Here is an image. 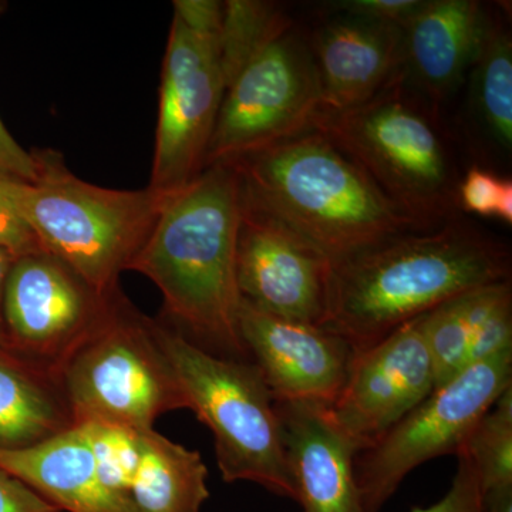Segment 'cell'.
I'll return each mask as SVG.
<instances>
[{"label": "cell", "instance_id": "obj_1", "mask_svg": "<svg viewBox=\"0 0 512 512\" xmlns=\"http://www.w3.org/2000/svg\"><path fill=\"white\" fill-rule=\"evenodd\" d=\"M503 281L510 249L457 215L332 264L323 328L359 352L448 299Z\"/></svg>", "mask_w": 512, "mask_h": 512}, {"label": "cell", "instance_id": "obj_2", "mask_svg": "<svg viewBox=\"0 0 512 512\" xmlns=\"http://www.w3.org/2000/svg\"><path fill=\"white\" fill-rule=\"evenodd\" d=\"M241 217L238 171L229 163L212 164L167 195L128 271L154 282L165 311L192 342L244 360L237 285Z\"/></svg>", "mask_w": 512, "mask_h": 512}, {"label": "cell", "instance_id": "obj_3", "mask_svg": "<svg viewBox=\"0 0 512 512\" xmlns=\"http://www.w3.org/2000/svg\"><path fill=\"white\" fill-rule=\"evenodd\" d=\"M248 204L281 221L332 264L423 231L363 168L311 130L229 161Z\"/></svg>", "mask_w": 512, "mask_h": 512}, {"label": "cell", "instance_id": "obj_4", "mask_svg": "<svg viewBox=\"0 0 512 512\" xmlns=\"http://www.w3.org/2000/svg\"><path fill=\"white\" fill-rule=\"evenodd\" d=\"M312 130L328 138L420 229L457 217L461 177L437 110L402 72L349 110L320 109Z\"/></svg>", "mask_w": 512, "mask_h": 512}, {"label": "cell", "instance_id": "obj_5", "mask_svg": "<svg viewBox=\"0 0 512 512\" xmlns=\"http://www.w3.org/2000/svg\"><path fill=\"white\" fill-rule=\"evenodd\" d=\"M36 175L18 180L16 202L45 251L62 259L101 295L120 292L165 198L151 190H111L87 183L57 151H32Z\"/></svg>", "mask_w": 512, "mask_h": 512}, {"label": "cell", "instance_id": "obj_6", "mask_svg": "<svg viewBox=\"0 0 512 512\" xmlns=\"http://www.w3.org/2000/svg\"><path fill=\"white\" fill-rule=\"evenodd\" d=\"M153 329L187 409L214 434L224 481H251L296 501L276 403L258 367L210 352L174 326L153 320Z\"/></svg>", "mask_w": 512, "mask_h": 512}, {"label": "cell", "instance_id": "obj_7", "mask_svg": "<svg viewBox=\"0 0 512 512\" xmlns=\"http://www.w3.org/2000/svg\"><path fill=\"white\" fill-rule=\"evenodd\" d=\"M56 380L73 424L96 421L148 431L161 414L187 409L154 335L153 319L138 313L124 296L64 360Z\"/></svg>", "mask_w": 512, "mask_h": 512}, {"label": "cell", "instance_id": "obj_8", "mask_svg": "<svg viewBox=\"0 0 512 512\" xmlns=\"http://www.w3.org/2000/svg\"><path fill=\"white\" fill-rule=\"evenodd\" d=\"M512 386V349L437 387L372 447L357 454L356 483L365 512H379L414 468L460 453L481 417Z\"/></svg>", "mask_w": 512, "mask_h": 512}, {"label": "cell", "instance_id": "obj_9", "mask_svg": "<svg viewBox=\"0 0 512 512\" xmlns=\"http://www.w3.org/2000/svg\"><path fill=\"white\" fill-rule=\"evenodd\" d=\"M320 107L309 40L292 28L228 83L204 168L308 133Z\"/></svg>", "mask_w": 512, "mask_h": 512}, {"label": "cell", "instance_id": "obj_10", "mask_svg": "<svg viewBox=\"0 0 512 512\" xmlns=\"http://www.w3.org/2000/svg\"><path fill=\"white\" fill-rule=\"evenodd\" d=\"M221 30L194 25L173 10L163 67L148 187L181 190L204 170L222 99Z\"/></svg>", "mask_w": 512, "mask_h": 512}, {"label": "cell", "instance_id": "obj_11", "mask_svg": "<svg viewBox=\"0 0 512 512\" xmlns=\"http://www.w3.org/2000/svg\"><path fill=\"white\" fill-rule=\"evenodd\" d=\"M121 296L101 295L45 249L16 256L2 299L5 352L56 380L64 360L109 318Z\"/></svg>", "mask_w": 512, "mask_h": 512}, {"label": "cell", "instance_id": "obj_12", "mask_svg": "<svg viewBox=\"0 0 512 512\" xmlns=\"http://www.w3.org/2000/svg\"><path fill=\"white\" fill-rule=\"evenodd\" d=\"M436 389L420 316L353 357L330 417L357 451L372 447Z\"/></svg>", "mask_w": 512, "mask_h": 512}, {"label": "cell", "instance_id": "obj_13", "mask_svg": "<svg viewBox=\"0 0 512 512\" xmlns=\"http://www.w3.org/2000/svg\"><path fill=\"white\" fill-rule=\"evenodd\" d=\"M332 262L281 221L242 195L237 244L239 295L292 322L323 326Z\"/></svg>", "mask_w": 512, "mask_h": 512}, {"label": "cell", "instance_id": "obj_14", "mask_svg": "<svg viewBox=\"0 0 512 512\" xmlns=\"http://www.w3.org/2000/svg\"><path fill=\"white\" fill-rule=\"evenodd\" d=\"M238 329L275 403L330 407L338 399L356 355L348 340L323 326L278 318L244 299Z\"/></svg>", "mask_w": 512, "mask_h": 512}, {"label": "cell", "instance_id": "obj_15", "mask_svg": "<svg viewBox=\"0 0 512 512\" xmlns=\"http://www.w3.org/2000/svg\"><path fill=\"white\" fill-rule=\"evenodd\" d=\"M490 18L476 0H423L402 26V72L434 109L463 83Z\"/></svg>", "mask_w": 512, "mask_h": 512}, {"label": "cell", "instance_id": "obj_16", "mask_svg": "<svg viewBox=\"0 0 512 512\" xmlns=\"http://www.w3.org/2000/svg\"><path fill=\"white\" fill-rule=\"evenodd\" d=\"M276 412L302 512H365L355 473L359 451L328 407L286 402L276 403Z\"/></svg>", "mask_w": 512, "mask_h": 512}, {"label": "cell", "instance_id": "obj_17", "mask_svg": "<svg viewBox=\"0 0 512 512\" xmlns=\"http://www.w3.org/2000/svg\"><path fill=\"white\" fill-rule=\"evenodd\" d=\"M322 107L349 110L376 96L402 64V28L332 13L309 40Z\"/></svg>", "mask_w": 512, "mask_h": 512}, {"label": "cell", "instance_id": "obj_18", "mask_svg": "<svg viewBox=\"0 0 512 512\" xmlns=\"http://www.w3.org/2000/svg\"><path fill=\"white\" fill-rule=\"evenodd\" d=\"M420 322L437 389L467 367L512 349L511 281L461 293Z\"/></svg>", "mask_w": 512, "mask_h": 512}, {"label": "cell", "instance_id": "obj_19", "mask_svg": "<svg viewBox=\"0 0 512 512\" xmlns=\"http://www.w3.org/2000/svg\"><path fill=\"white\" fill-rule=\"evenodd\" d=\"M0 468L60 512H134L101 485L92 447L80 424L35 446L0 448Z\"/></svg>", "mask_w": 512, "mask_h": 512}, {"label": "cell", "instance_id": "obj_20", "mask_svg": "<svg viewBox=\"0 0 512 512\" xmlns=\"http://www.w3.org/2000/svg\"><path fill=\"white\" fill-rule=\"evenodd\" d=\"M72 426L56 380L0 350V448L35 446Z\"/></svg>", "mask_w": 512, "mask_h": 512}, {"label": "cell", "instance_id": "obj_21", "mask_svg": "<svg viewBox=\"0 0 512 512\" xmlns=\"http://www.w3.org/2000/svg\"><path fill=\"white\" fill-rule=\"evenodd\" d=\"M143 451L131 501L137 512H201L210 498L208 470L198 451L143 431Z\"/></svg>", "mask_w": 512, "mask_h": 512}, {"label": "cell", "instance_id": "obj_22", "mask_svg": "<svg viewBox=\"0 0 512 512\" xmlns=\"http://www.w3.org/2000/svg\"><path fill=\"white\" fill-rule=\"evenodd\" d=\"M471 109L485 136L504 153L512 147V40L503 22L490 19L471 67Z\"/></svg>", "mask_w": 512, "mask_h": 512}, {"label": "cell", "instance_id": "obj_23", "mask_svg": "<svg viewBox=\"0 0 512 512\" xmlns=\"http://www.w3.org/2000/svg\"><path fill=\"white\" fill-rule=\"evenodd\" d=\"M292 29V19L278 3L262 0L224 2L220 36L225 89L239 70Z\"/></svg>", "mask_w": 512, "mask_h": 512}, {"label": "cell", "instance_id": "obj_24", "mask_svg": "<svg viewBox=\"0 0 512 512\" xmlns=\"http://www.w3.org/2000/svg\"><path fill=\"white\" fill-rule=\"evenodd\" d=\"M458 456L473 464L483 493L512 487V386L481 417Z\"/></svg>", "mask_w": 512, "mask_h": 512}, {"label": "cell", "instance_id": "obj_25", "mask_svg": "<svg viewBox=\"0 0 512 512\" xmlns=\"http://www.w3.org/2000/svg\"><path fill=\"white\" fill-rule=\"evenodd\" d=\"M79 424L92 447L101 485L116 500L137 512L131 501V488L140 466L143 431L96 421Z\"/></svg>", "mask_w": 512, "mask_h": 512}, {"label": "cell", "instance_id": "obj_26", "mask_svg": "<svg viewBox=\"0 0 512 512\" xmlns=\"http://www.w3.org/2000/svg\"><path fill=\"white\" fill-rule=\"evenodd\" d=\"M20 178L0 173V248L8 249L15 256L40 251L28 222L20 214L16 202V183Z\"/></svg>", "mask_w": 512, "mask_h": 512}, {"label": "cell", "instance_id": "obj_27", "mask_svg": "<svg viewBox=\"0 0 512 512\" xmlns=\"http://www.w3.org/2000/svg\"><path fill=\"white\" fill-rule=\"evenodd\" d=\"M457 457V473L446 495L436 504L412 512H484V493L476 470L467 457Z\"/></svg>", "mask_w": 512, "mask_h": 512}, {"label": "cell", "instance_id": "obj_28", "mask_svg": "<svg viewBox=\"0 0 512 512\" xmlns=\"http://www.w3.org/2000/svg\"><path fill=\"white\" fill-rule=\"evenodd\" d=\"M503 178L480 167H471L460 180L458 208L481 217H495Z\"/></svg>", "mask_w": 512, "mask_h": 512}, {"label": "cell", "instance_id": "obj_29", "mask_svg": "<svg viewBox=\"0 0 512 512\" xmlns=\"http://www.w3.org/2000/svg\"><path fill=\"white\" fill-rule=\"evenodd\" d=\"M421 5L423 0H340L328 3L326 8L332 13L390 23L402 28Z\"/></svg>", "mask_w": 512, "mask_h": 512}, {"label": "cell", "instance_id": "obj_30", "mask_svg": "<svg viewBox=\"0 0 512 512\" xmlns=\"http://www.w3.org/2000/svg\"><path fill=\"white\" fill-rule=\"evenodd\" d=\"M0 512H60L22 480L0 468Z\"/></svg>", "mask_w": 512, "mask_h": 512}, {"label": "cell", "instance_id": "obj_31", "mask_svg": "<svg viewBox=\"0 0 512 512\" xmlns=\"http://www.w3.org/2000/svg\"><path fill=\"white\" fill-rule=\"evenodd\" d=\"M0 173L20 180L32 181L36 175V160L32 151H26L0 117Z\"/></svg>", "mask_w": 512, "mask_h": 512}, {"label": "cell", "instance_id": "obj_32", "mask_svg": "<svg viewBox=\"0 0 512 512\" xmlns=\"http://www.w3.org/2000/svg\"><path fill=\"white\" fill-rule=\"evenodd\" d=\"M484 512H512V487L484 493Z\"/></svg>", "mask_w": 512, "mask_h": 512}, {"label": "cell", "instance_id": "obj_33", "mask_svg": "<svg viewBox=\"0 0 512 512\" xmlns=\"http://www.w3.org/2000/svg\"><path fill=\"white\" fill-rule=\"evenodd\" d=\"M16 256L9 252L8 249L0 248V350L5 352L3 345V325H2V299L3 291H5L6 278H8L10 266L15 261Z\"/></svg>", "mask_w": 512, "mask_h": 512}, {"label": "cell", "instance_id": "obj_34", "mask_svg": "<svg viewBox=\"0 0 512 512\" xmlns=\"http://www.w3.org/2000/svg\"><path fill=\"white\" fill-rule=\"evenodd\" d=\"M495 217L507 222L508 225L512 224V183L510 178H503Z\"/></svg>", "mask_w": 512, "mask_h": 512}]
</instances>
